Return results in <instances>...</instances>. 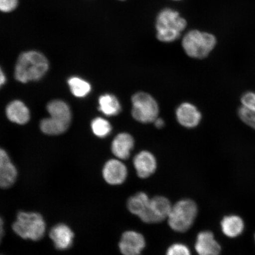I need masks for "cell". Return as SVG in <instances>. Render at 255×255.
Returning a JSON list of instances; mask_svg holds the SVG:
<instances>
[{
  "label": "cell",
  "instance_id": "obj_26",
  "mask_svg": "<svg viewBox=\"0 0 255 255\" xmlns=\"http://www.w3.org/2000/svg\"><path fill=\"white\" fill-rule=\"evenodd\" d=\"M242 106L255 111V92L248 91L242 95Z\"/></svg>",
  "mask_w": 255,
  "mask_h": 255
},
{
  "label": "cell",
  "instance_id": "obj_28",
  "mask_svg": "<svg viewBox=\"0 0 255 255\" xmlns=\"http://www.w3.org/2000/svg\"><path fill=\"white\" fill-rule=\"evenodd\" d=\"M10 161L7 152L0 148V166Z\"/></svg>",
  "mask_w": 255,
  "mask_h": 255
},
{
  "label": "cell",
  "instance_id": "obj_18",
  "mask_svg": "<svg viewBox=\"0 0 255 255\" xmlns=\"http://www.w3.org/2000/svg\"><path fill=\"white\" fill-rule=\"evenodd\" d=\"M150 199L145 193H137L128 200V209L132 214L140 218L147 210Z\"/></svg>",
  "mask_w": 255,
  "mask_h": 255
},
{
  "label": "cell",
  "instance_id": "obj_7",
  "mask_svg": "<svg viewBox=\"0 0 255 255\" xmlns=\"http://www.w3.org/2000/svg\"><path fill=\"white\" fill-rule=\"evenodd\" d=\"M173 205L166 197L157 196L150 199L146 212L139 219L146 223H157L167 219Z\"/></svg>",
  "mask_w": 255,
  "mask_h": 255
},
{
  "label": "cell",
  "instance_id": "obj_13",
  "mask_svg": "<svg viewBox=\"0 0 255 255\" xmlns=\"http://www.w3.org/2000/svg\"><path fill=\"white\" fill-rule=\"evenodd\" d=\"M50 237L57 250L65 251L72 247L74 234L68 226L58 224L50 231Z\"/></svg>",
  "mask_w": 255,
  "mask_h": 255
},
{
  "label": "cell",
  "instance_id": "obj_27",
  "mask_svg": "<svg viewBox=\"0 0 255 255\" xmlns=\"http://www.w3.org/2000/svg\"><path fill=\"white\" fill-rule=\"evenodd\" d=\"M18 0H0V11L9 12L17 7Z\"/></svg>",
  "mask_w": 255,
  "mask_h": 255
},
{
  "label": "cell",
  "instance_id": "obj_25",
  "mask_svg": "<svg viewBox=\"0 0 255 255\" xmlns=\"http://www.w3.org/2000/svg\"><path fill=\"white\" fill-rule=\"evenodd\" d=\"M165 255H191L189 248L186 245L177 243L168 248Z\"/></svg>",
  "mask_w": 255,
  "mask_h": 255
},
{
  "label": "cell",
  "instance_id": "obj_12",
  "mask_svg": "<svg viewBox=\"0 0 255 255\" xmlns=\"http://www.w3.org/2000/svg\"><path fill=\"white\" fill-rule=\"evenodd\" d=\"M176 117L180 125L191 128L199 125L202 120V114L194 105L183 103L177 108Z\"/></svg>",
  "mask_w": 255,
  "mask_h": 255
},
{
  "label": "cell",
  "instance_id": "obj_16",
  "mask_svg": "<svg viewBox=\"0 0 255 255\" xmlns=\"http://www.w3.org/2000/svg\"><path fill=\"white\" fill-rule=\"evenodd\" d=\"M6 115L9 121L19 125H24L30 120L29 110L20 101L16 100L9 103L6 108Z\"/></svg>",
  "mask_w": 255,
  "mask_h": 255
},
{
  "label": "cell",
  "instance_id": "obj_3",
  "mask_svg": "<svg viewBox=\"0 0 255 255\" xmlns=\"http://www.w3.org/2000/svg\"><path fill=\"white\" fill-rule=\"evenodd\" d=\"M186 25V21L180 17L178 12L171 9H165L158 14L156 22L158 39L163 42L176 40Z\"/></svg>",
  "mask_w": 255,
  "mask_h": 255
},
{
  "label": "cell",
  "instance_id": "obj_4",
  "mask_svg": "<svg viewBox=\"0 0 255 255\" xmlns=\"http://www.w3.org/2000/svg\"><path fill=\"white\" fill-rule=\"evenodd\" d=\"M12 229L19 237L37 241L45 234L46 223L39 213L21 212L18 213Z\"/></svg>",
  "mask_w": 255,
  "mask_h": 255
},
{
  "label": "cell",
  "instance_id": "obj_15",
  "mask_svg": "<svg viewBox=\"0 0 255 255\" xmlns=\"http://www.w3.org/2000/svg\"><path fill=\"white\" fill-rule=\"evenodd\" d=\"M133 146L134 140L133 137L128 133H121L112 142L111 150L117 158L123 160L129 157Z\"/></svg>",
  "mask_w": 255,
  "mask_h": 255
},
{
  "label": "cell",
  "instance_id": "obj_19",
  "mask_svg": "<svg viewBox=\"0 0 255 255\" xmlns=\"http://www.w3.org/2000/svg\"><path fill=\"white\" fill-rule=\"evenodd\" d=\"M99 110L107 116H115L119 114L121 106L118 99L113 95L105 94L99 99Z\"/></svg>",
  "mask_w": 255,
  "mask_h": 255
},
{
  "label": "cell",
  "instance_id": "obj_14",
  "mask_svg": "<svg viewBox=\"0 0 255 255\" xmlns=\"http://www.w3.org/2000/svg\"><path fill=\"white\" fill-rule=\"evenodd\" d=\"M221 228L225 237L235 239L243 234L245 229V222L240 216L229 215L223 217L221 222Z\"/></svg>",
  "mask_w": 255,
  "mask_h": 255
},
{
  "label": "cell",
  "instance_id": "obj_5",
  "mask_svg": "<svg viewBox=\"0 0 255 255\" xmlns=\"http://www.w3.org/2000/svg\"><path fill=\"white\" fill-rule=\"evenodd\" d=\"M216 44L213 34L198 30L187 33L183 38L182 46L187 55L193 58L203 59L208 56Z\"/></svg>",
  "mask_w": 255,
  "mask_h": 255
},
{
  "label": "cell",
  "instance_id": "obj_23",
  "mask_svg": "<svg viewBox=\"0 0 255 255\" xmlns=\"http://www.w3.org/2000/svg\"><path fill=\"white\" fill-rule=\"evenodd\" d=\"M92 131L96 136L104 138L111 132L112 127L110 122L102 118H97L91 124Z\"/></svg>",
  "mask_w": 255,
  "mask_h": 255
},
{
  "label": "cell",
  "instance_id": "obj_29",
  "mask_svg": "<svg viewBox=\"0 0 255 255\" xmlns=\"http://www.w3.org/2000/svg\"><path fill=\"white\" fill-rule=\"evenodd\" d=\"M154 125L157 128H161L164 126V121L161 119L157 118L154 121Z\"/></svg>",
  "mask_w": 255,
  "mask_h": 255
},
{
  "label": "cell",
  "instance_id": "obj_30",
  "mask_svg": "<svg viewBox=\"0 0 255 255\" xmlns=\"http://www.w3.org/2000/svg\"><path fill=\"white\" fill-rule=\"evenodd\" d=\"M4 221L0 217V242H1L3 236H4Z\"/></svg>",
  "mask_w": 255,
  "mask_h": 255
},
{
  "label": "cell",
  "instance_id": "obj_9",
  "mask_svg": "<svg viewBox=\"0 0 255 255\" xmlns=\"http://www.w3.org/2000/svg\"><path fill=\"white\" fill-rule=\"evenodd\" d=\"M103 175L108 184L117 186L122 184L127 179L128 169L119 159H111L105 163Z\"/></svg>",
  "mask_w": 255,
  "mask_h": 255
},
{
  "label": "cell",
  "instance_id": "obj_21",
  "mask_svg": "<svg viewBox=\"0 0 255 255\" xmlns=\"http://www.w3.org/2000/svg\"><path fill=\"white\" fill-rule=\"evenodd\" d=\"M17 177V168L10 161L0 166V188L7 189L11 187Z\"/></svg>",
  "mask_w": 255,
  "mask_h": 255
},
{
  "label": "cell",
  "instance_id": "obj_17",
  "mask_svg": "<svg viewBox=\"0 0 255 255\" xmlns=\"http://www.w3.org/2000/svg\"><path fill=\"white\" fill-rule=\"evenodd\" d=\"M47 110L50 117L63 121L69 124L71 123L72 113L69 105L65 102L60 100L51 101L48 104Z\"/></svg>",
  "mask_w": 255,
  "mask_h": 255
},
{
  "label": "cell",
  "instance_id": "obj_11",
  "mask_svg": "<svg viewBox=\"0 0 255 255\" xmlns=\"http://www.w3.org/2000/svg\"><path fill=\"white\" fill-rule=\"evenodd\" d=\"M133 164L137 175L141 178L150 177L155 173L157 166L154 155L148 151H142L137 154L133 158Z\"/></svg>",
  "mask_w": 255,
  "mask_h": 255
},
{
  "label": "cell",
  "instance_id": "obj_20",
  "mask_svg": "<svg viewBox=\"0 0 255 255\" xmlns=\"http://www.w3.org/2000/svg\"><path fill=\"white\" fill-rule=\"evenodd\" d=\"M70 125L53 117L43 119L40 123L41 131L47 135H56L66 131Z\"/></svg>",
  "mask_w": 255,
  "mask_h": 255
},
{
  "label": "cell",
  "instance_id": "obj_6",
  "mask_svg": "<svg viewBox=\"0 0 255 255\" xmlns=\"http://www.w3.org/2000/svg\"><path fill=\"white\" fill-rule=\"evenodd\" d=\"M132 116L143 124L154 123L157 119L159 107L155 99L145 92H138L132 97Z\"/></svg>",
  "mask_w": 255,
  "mask_h": 255
},
{
  "label": "cell",
  "instance_id": "obj_31",
  "mask_svg": "<svg viewBox=\"0 0 255 255\" xmlns=\"http://www.w3.org/2000/svg\"><path fill=\"white\" fill-rule=\"evenodd\" d=\"M5 81L6 78L4 73L2 72L1 68H0V88L5 84Z\"/></svg>",
  "mask_w": 255,
  "mask_h": 255
},
{
  "label": "cell",
  "instance_id": "obj_22",
  "mask_svg": "<svg viewBox=\"0 0 255 255\" xmlns=\"http://www.w3.org/2000/svg\"><path fill=\"white\" fill-rule=\"evenodd\" d=\"M68 85L72 94L76 97H85L91 91V86L89 83L78 77L70 78Z\"/></svg>",
  "mask_w": 255,
  "mask_h": 255
},
{
  "label": "cell",
  "instance_id": "obj_24",
  "mask_svg": "<svg viewBox=\"0 0 255 255\" xmlns=\"http://www.w3.org/2000/svg\"><path fill=\"white\" fill-rule=\"evenodd\" d=\"M238 115L239 119L247 126L255 130V111L247 109L243 106L239 108Z\"/></svg>",
  "mask_w": 255,
  "mask_h": 255
},
{
  "label": "cell",
  "instance_id": "obj_10",
  "mask_svg": "<svg viewBox=\"0 0 255 255\" xmlns=\"http://www.w3.org/2000/svg\"><path fill=\"white\" fill-rule=\"evenodd\" d=\"M195 250L198 255H221L222 249L211 231H202L197 235Z\"/></svg>",
  "mask_w": 255,
  "mask_h": 255
},
{
  "label": "cell",
  "instance_id": "obj_1",
  "mask_svg": "<svg viewBox=\"0 0 255 255\" xmlns=\"http://www.w3.org/2000/svg\"><path fill=\"white\" fill-rule=\"evenodd\" d=\"M49 62L43 54L28 51L21 54L15 68V78L21 83L39 81L49 69Z\"/></svg>",
  "mask_w": 255,
  "mask_h": 255
},
{
  "label": "cell",
  "instance_id": "obj_2",
  "mask_svg": "<svg viewBox=\"0 0 255 255\" xmlns=\"http://www.w3.org/2000/svg\"><path fill=\"white\" fill-rule=\"evenodd\" d=\"M197 214L198 207L193 200H181L172 206L167 218L168 225L175 232H186L193 225Z\"/></svg>",
  "mask_w": 255,
  "mask_h": 255
},
{
  "label": "cell",
  "instance_id": "obj_32",
  "mask_svg": "<svg viewBox=\"0 0 255 255\" xmlns=\"http://www.w3.org/2000/svg\"><path fill=\"white\" fill-rule=\"evenodd\" d=\"M255 242V234L254 235Z\"/></svg>",
  "mask_w": 255,
  "mask_h": 255
},
{
  "label": "cell",
  "instance_id": "obj_8",
  "mask_svg": "<svg viewBox=\"0 0 255 255\" xmlns=\"http://www.w3.org/2000/svg\"><path fill=\"white\" fill-rule=\"evenodd\" d=\"M145 246L143 236L133 231L124 232L119 243L120 251L123 255H141Z\"/></svg>",
  "mask_w": 255,
  "mask_h": 255
}]
</instances>
